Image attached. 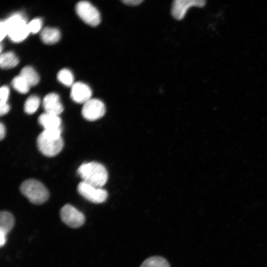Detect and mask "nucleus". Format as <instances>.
Listing matches in <instances>:
<instances>
[{"mask_svg":"<svg viewBox=\"0 0 267 267\" xmlns=\"http://www.w3.org/2000/svg\"><path fill=\"white\" fill-rule=\"evenodd\" d=\"M15 222L13 216L10 213L2 211L0 213V232L6 235L12 229Z\"/></svg>","mask_w":267,"mask_h":267,"instance_id":"nucleus-14","label":"nucleus"},{"mask_svg":"<svg viewBox=\"0 0 267 267\" xmlns=\"http://www.w3.org/2000/svg\"><path fill=\"white\" fill-rule=\"evenodd\" d=\"M125 4L129 6H136L141 3L142 0H124L122 1Z\"/></svg>","mask_w":267,"mask_h":267,"instance_id":"nucleus-24","label":"nucleus"},{"mask_svg":"<svg viewBox=\"0 0 267 267\" xmlns=\"http://www.w3.org/2000/svg\"><path fill=\"white\" fill-rule=\"evenodd\" d=\"M5 127L2 124V123H0V140H2L5 135Z\"/></svg>","mask_w":267,"mask_h":267,"instance_id":"nucleus-26","label":"nucleus"},{"mask_svg":"<svg viewBox=\"0 0 267 267\" xmlns=\"http://www.w3.org/2000/svg\"><path fill=\"white\" fill-rule=\"evenodd\" d=\"M105 111V106L101 100L91 98L84 104L82 114L86 120L93 121L103 117Z\"/></svg>","mask_w":267,"mask_h":267,"instance_id":"nucleus-8","label":"nucleus"},{"mask_svg":"<svg viewBox=\"0 0 267 267\" xmlns=\"http://www.w3.org/2000/svg\"><path fill=\"white\" fill-rule=\"evenodd\" d=\"M77 173L82 181L97 187L101 188L108 179V173L105 167L95 162L82 164Z\"/></svg>","mask_w":267,"mask_h":267,"instance_id":"nucleus-1","label":"nucleus"},{"mask_svg":"<svg viewBox=\"0 0 267 267\" xmlns=\"http://www.w3.org/2000/svg\"><path fill=\"white\" fill-rule=\"evenodd\" d=\"M37 144L39 151L44 155L53 157L62 149L63 140L61 137H53L41 133L37 138Z\"/></svg>","mask_w":267,"mask_h":267,"instance_id":"nucleus-4","label":"nucleus"},{"mask_svg":"<svg viewBox=\"0 0 267 267\" xmlns=\"http://www.w3.org/2000/svg\"><path fill=\"white\" fill-rule=\"evenodd\" d=\"M61 219L68 226L78 228L85 222L84 214L70 204H66L60 210Z\"/></svg>","mask_w":267,"mask_h":267,"instance_id":"nucleus-7","label":"nucleus"},{"mask_svg":"<svg viewBox=\"0 0 267 267\" xmlns=\"http://www.w3.org/2000/svg\"><path fill=\"white\" fill-rule=\"evenodd\" d=\"M77 190L83 197L95 204L104 202L108 197V193L105 189L92 186L84 181L78 184Z\"/></svg>","mask_w":267,"mask_h":267,"instance_id":"nucleus-6","label":"nucleus"},{"mask_svg":"<svg viewBox=\"0 0 267 267\" xmlns=\"http://www.w3.org/2000/svg\"><path fill=\"white\" fill-rule=\"evenodd\" d=\"M19 63V59L12 51H7L1 54L0 66L2 69H7L14 67Z\"/></svg>","mask_w":267,"mask_h":267,"instance_id":"nucleus-16","label":"nucleus"},{"mask_svg":"<svg viewBox=\"0 0 267 267\" xmlns=\"http://www.w3.org/2000/svg\"><path fill=\"white\" fill-rule=\"evenodd\" d=\"M91 90L87 85L78 82L72 85L70 95L75 102L84 104L91 99Z\"/></svg>","mask_w":267,"mask_h":267,"instance_id":"nucleus-10","label":"nucleus"},{"mask_svg":"<svg viewBox=\"0 0 267 267\" xmlns=\"http://www.w3.org/2000/svg\"><path fill=\"white\" fill-rule=\"evenodd\" d=\"M42 21L40 18H36L28 23V27L30 33H37L41 29Z\"/></svg>","mask_w":267,"mask_h":267,"instance_id":"nucleus-21","label":"nucleus"},{"mask_svg":"<svg viewBox=\"0 0 267 267\" xmlns=\"http://www.w3.org/2000/svg\"><path fill=\"white\" fill-rule=\"evenodd\" d=\"M6 235L1 232H0V247L3 246L6 240Z\"/></svg>","mask_w":267,"mask_h":267,"instance_id":"nucleus-27","label":"nucleus"},{"mask_svg":"<svg viewBox=\"0 0 267 267\" xmlns=\"http://www.w3.org/2000/svg\"><path fill=\"white\" fill-rule=\"evenodd\" d=\"M10 110V106L8 104L0 106V115H4L7 113Z\"/></svg>","mask_w":267,"mask_h":267,"instance_id":"nucleus-25","label":"nucleus"},{"mask_svg":"<svg viewBox=\"0 0 267 267\" xmlns=\"http://www.w3.org/2000/svg\"><path fill=\"white\" fill-rule=\"evenodd\" d=\"M2 51V45L0 44V52Z\"/></svg>","mask_w":267,"mask_h":267,"instance_id":"nucleus-28","label":"nucleus"},{"mask_svg":"<svg viewBox=\"0 0 267 267\" xmlns=\"http://www.w3.org/2000/svg\"><path fill=\"white\" fill-rule=\"evenodd\" d=\"M206 1L204 0H176L174 1L172 7V14L178 20L182 19L187 10L191 7H203Z\"/></svg>","mask_w":267,"mask_h":267,"instance_id":"nucleus-9","label":"nucleus"},{"mask_svg":"<svg viewBox=\"0 0 267 267\" xmlns=\"http://www.w3.org/2000/svg\"><path fill=\"white\" fill-rule=\"evenodd\" d=\"M7 35L11 41L19 43L25 40L30 33L28 23L23 14L16 13L4 20Z\"/></svg>","mask_w":267,"mask_h":267,"instance_id":"nucleus-3","label":"nucleus"},{"mask_svg":"<svg viewBox=\"0 0 267 267\" xmlns=\"http://www.w3.org/2000/svg\"><path fill=\"white\" fill-rule=\"evenodd\" d=\"M40 38L45 44H53L59 40L60 33L56 28L45 27L40 33Z\"/></svg>","mask_w":267,"mask_h":267,"instance_id":"nucleus-13","label":"nucleus"},{"mask_svg":"<svg viewBox=\"0 0 267 267\" xmlns=\"http://www.w3.org/2000/svg\"><path fill=\"white\" fill-rule=\"evenodd\" d=\"M11 85L16 90L23 94L28 92L30 87L25 80L19 75L13 79Z\"/></svg>","mask_w":267,"mask_h":267,"instance_id":"nucleus-19","label":"nucleus"},{"mask_svg":"<svg viewBox=\"0 0 267 267\" xmlns=\"http://www.w3.org/2000/svg\"><path fill=\"white\" fill-rule=\"evenodd\" d=\"M0 40L1 41L7 35V30L4 20H1L0 23Z\"/></svg>","mask_w":267,"mask_h":267,"instance_id":"nucleus-23","label":"nucleus"},{"mask_svg":"<svg viewBox=\"0 0 267 267\" xmlns=\"http://www.w3.org/2000/svg\"><path fill=\"white\" fill-rule=\"evenodd\" d=\"M20 190L22 194L34 204H42L49 197V192L45 186L34 179H29L23 181Z\"/></svg>","mask_w":267,"mask_h":267,"instance_id":"nucleus-2","label":"nucleus"},{"mask_svg":"<svg viewBox=\"0 0 267 267\" xmlns=\"http://www.w3.org/2000/svg\"><path fill=\"white\" fill-rule=\"evenodd\" d=\"M40 104V99L37 95H31L28 97L24 105V111L28 114L34 113Z\"/></svg>","mask_w":267,"mask_h":267,"instance_id":"nucleus-18","label":"nucleus"},{"mask_svg":"<svg viewBox=\"0 0 267 267\" xmlns=\"http://www.w3.org/2000/svg\"><path fill=\"white\" fill-rule=\"evenodd\" d=\"M76 11L80 18L90 26H96L100 22L99 12L89 1L79 2L76 5Z\"/></svg>","mask_w":267,"mask_h":267,"instance_id":"nucleus-5","label":"nucleus"},{"mask_svg":"<svg viewBox=\"0 0 267 267\" xmlns=\"http://www.w3.org/2000/svg\"><path fill=\"white\" fill-rule=\"evenodd\" d=\"M19 75L25 80L30 87L36 85L40 80L38 74L33 67L29 66L23 67Z\"/></svg>","mask_w":267,"mask_h":267,"instance_id":"nucleus-15","label":"nucleus"},{"mask_svg":"<svg viewBox=\"0 0 267 267\" xmlns=\"http://www.w3.org/2000/svg\"><path fill=\"white\" fill-rule=\"evenodd\" d=\"M58 80L62 84L70 87L74 84V76L72 73L68 69L60 70L57 75Z\"/></svg>","mask_w":267,"mask_h":267,"instance_id":"nucleus-20","label":"nucleus"},{"mask_svg":"<svg viewBox=\"0 0 267 267\" xmlns=\"http://www.w3.org/2000/svg\"><path fill=\"white\" fill-rule=\"evenodd\" d=\"M38 122L44 130H53L61 128V119L58 115L44 112L39 117Z\"/></svg>","mask_w":267,"mask_h":267,"instance_id":"nucleus-12","label":"nucleus"},{"mask_svg":"<svg viewBox=\"0 0 267 267\" xmlns=\"http://www.w3.org/2000/svg\"><path fill=\"white\" fill-rule=\"evenodd\" d=\"M140 267H170V266L164 258L153 256L146 259Z\"/></svg>","mask_w":267,"mask_h":267,"instance_id":"nucleus-17","label":"nucleus"},{"mask_svg":"<svg viewBox=\"0 0 267 267\" xmlns=\"http://www.w3.org/2000/svg\"><path fill=\"white\" fill-rule=\"evenodd\" d=\"M45 112L59 116L63 111V107L60 101L59 95L51 92L46 94L43 102Z\"/></svg>","mask_w":267,"mask_h":267,"instance_id":"nucleus-11","label":"nucleus"},{"mask_svg":"<svg viewBox=\"0 0 267 267\" xmlns=\"http://www.w3.org/2000/svg\"><path fill=\"white\" fill-rule=\"evenodd\" d=\"M9 94V88L3 86L0 88V106L8 104L7 101L8 99Z\"/></svg>","mask_w":267,"mask_h":267,"instance_id":"nucleus-22","label":"nucleus"}]
</instances>
